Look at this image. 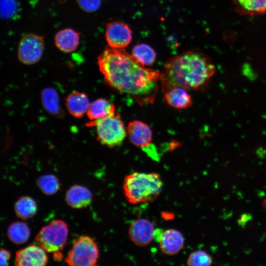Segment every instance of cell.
I'll use <instances>...</instances> for the list:
<instances>
[{
	"instance_id": "9c48e42d",
	"label": "cell",
	"mask_w": 266,
	"mask_h": 266,
	"mask_svg": "<svg viewBox=\"0 0 266 266\" xmlns=\"http://www.w3.org/2000/svg\"><path fill=\"white\" fill-rule=\"evenodd\" d=\"M155 229L149 220L140 218L133 221L128 229L130 239L135 245L145 246L154 239Z\"/></svg>"
},
{
	"instance_id": "6da1fadb",
	"label": "cell",
	"mask_w": 266,
	"mask_h": 266,
	"mask_svg": "<svg viewBox=\"0 0 266 266\" xmlns=\"http://www.w3.org/2000/svg\"><path fill=\"white\" fill-rule=\"evenodd\" d=\"M100 71L106 83L121 94L141 103L154 100L162 73L146 68L123 48L107 46L98 57Z\"/></svg>"
},
{
	"instance_id": "cb8c5ba5",
	"label": "cell",
	"mask_w": 266,
	"mask_h": 266,
	"mask_svg": "<svg viewBox=\"0 0 266 266\" xmlns=\"http://www.w3.org/2000/svg\"><path fill=\"white\" fill-rule=\"evenodd\" d=\"M212 263V258L203 250H197L192 252L187 260L190 266H208Z\"/></svg>"
},
{
	"instance_id": "8fae6325",
	"label": "cell",
	"mask_w": 266,
	"mask_h": 266,
	"mask_svg": "<svg viewBox=\"0 0 266 266\" xmlns=\"http://www.w3.org/2000/svg\"><path fill=\"white\" fill-rule=\"evenodd\" d=\"M127 135L131 143L134 146L146 148L153 140V134L150 127L139 121L130 122L127 127Z\"/></svg>"
},
{
	"instance_id": "44dd1931",
	"label": "cell",
	"mask_w": 266,
	"mask_h": 266,
	"mask_svg": "<svg viewBox=\"0 0 266 266\" xmlns=\"http://www.w3.org/2000/svg\"><path fill=\"white\" fill-rule=\"evenodd\" d=\"M7 237L13 243L21 244L25 243L30 235V230L27 224L22 222L12 223L7 229Z\"/></svg>"
},
{
	"instance_id": "2e32d148",
	"label": "cell",
	"mask_w": 266,
	"mask_h": 266,
	"mask_svg": "<svg viewBox=\"0 0 266 266\" xmlns=\"http://www.w3.org/2000/svg\"><path fill=\"white\" fill-rule=\"evenodd\" d=\"M79 41L80 33L70 28L59 31L55 36L56 47L65 53L75 51L79 44Z\"/></svg>"
},
{
	"instance_id": "ba28073f",
	"label": "cell",
	"mask_w": 266,
	"mask_h": 266,
	"mask_svg": "<svg viewBox=\"0 0 266 266\" xmlns=\"http://www.w3.org/2000/svg\"><path fill=\"white\" fill-rule=\"evenodd\" d=\"M105 35L108 46L115 48L127 47L132 39V32L130 27L119 21L108 23Z\"/></svg>"
},
{
	"instance_id": "484cf974",
	"label": "cell",
	"mask_w": 266,
	"mask_h": 266,
	"mask_svg": "<svg viewBox=\"0 0 266 266\" xmlns=\"http://www.w3.org/2000/svg\"><path fill=\"white\" fill-rule=\"evenodd\" d=\"M79 7L87 12H93L100 7L101 0H77Z\"/></svg>"
},
{
	"instance_id": "603a6c76",
	"label": "cell",
	"mask_w": 266,
	"mask_h": 266,
	"mask_svg": "<svg viewBox=\"0 0 266 266\" xmlns=\"http://www.w3.org/2000/svg\"><path fill=\"white\" fill-rule=\"evenodd\" d=\"M36 184L39 189L47 195L54 194L60 188L58 178L52 174L40 176L36 180Z\"/></svg>"
},
{
	"instance_id": "30bf717a",
	"label": "cell",
	"mask_w": 266,
	"mask_h": 266,
	"mask_svg": "<svg viewBox=\"0 0 266 266\" xmlns=\"http://www.w3.org/2000/svg\"><path fill=\"white\" fill-rule=\"evenodd\" d=\"M47 262L45 251L37 245L30 244L16 253L15 265L18 266H42Z\"/></svg>"
},
{
	"instance_id": "4fadbf2b",
	"label": "cell",
	"mask_w": 266,
	"mask_h": 266,
	"mask_svg": "<svg viewBox=\"0 0 266 266\" xmlns=\"http://www.w3.org/2000/svg\"><path fill=\"white\" fill-rule=\"evenodd\" d=\"M65 199L69 206L80 209L87 207L91 203L92 195L90 191L85 186L74 185L67 191Z\"/></svg>"
},
{
	"instance_id": "5bb4252c",
	"label": "cell",
	"mask_w": 266,
	"mask_h": 266,
	"mask_svg": "<svg viewBox=\"0 0 266 266\" xmlns=\"http://www.w3.org/2000/svg\"><path fill=\"white\" fill-rule=\"evenodd\" d=\"M166 102L170 106L177 109H185L191 107L193 100L187 90L179 87L172 88L164 92Z\"/></svg>"
},
{
	"instance_id": "7402d4cb",
	"label": "cell",
	"mask_w": 266,
	"mask_h": 266,
	"mask_svg": "<svg viewBox=\"0 0 266 266\" xmlns=\"http://www.w3.org/2000/svg\"><path fill=\"white\" fill-rule=\"evenodd\" d=\"M132 55L142 65L150 66L156 59V53L149 45L141 43L136 45L133 49Z\"/></svg>"
},
{
	"instance_id": "277c9868",
	"label": "cell",
	"mask_w": 266,
	"mask_h": 266,
	"mask_svg": "<svg viewBox=\"0 0 266 266\" xmlns=\"http://www.w3.org/2000/svg\"><path fill=\"white\" fill-rule=\"evenodd\" d=\"M86 126L96 127L98 139L109 148L121 145L127 135V129L119 114L90 121Z\"/></svg>"
},
{
	"instance_id": "5b68a950",
	"label": "cell",
	"mask_w": 266,
	"mask_h": 266,
	"mask_svg": "<svg viewBox=\"0 0 266 266\" xmlns=\"http://www.w3.org/2000/svg\"><path fill=\"white\" fill-rule=\"evenodd\" d=\"M68 235L66 224L62 220H53L43 227L35 237V240L46 252L55 254V260H59L61 253L66 245Z\"/></svg>"
},
{
	"instance_id": "ffe728a7",
	"label": "cell",
	"mask_w": 266,
	"mask_h": 266,
	"mask_svg": "<svg viewBox=\"0 0 266 266\" xmlns=\"http://www.w3.org/2000/svg\"><path fill=\"white\" fill-rule=\"evenodd\" d=\"M14 208L18 217L23 220H27L35 215L37 210V205L35 201L32 198L23 196L17 200Z\"/></svg>"
},
{
	"instance_id": "3957f363",
	"label": "cell",
	"mask_w": 266,
	"mask_h": 266,
	"mask_svg": "<svg viewBox=\"0 0 266 266\" xmlns=\"http://www.w3.org/2000/svg\"><path fill=\"white\" fill-rule=\"evenodd\" d=\"M163 182L156 172H133L126 175L123 182V190L127 200L136 204L156 200L160 195Z\"/></svg>"
},
{
	"instance_id": "9a60e30c",
	"label": "cell",
	"mask_w": 266,
	"mask_h": 266,
	"mask_svg": "<svg viewBox=\"0 0 266 266\" xmlns=\"http://www.w3.org/2000/svg\"><path fill=\"white\" fill-rule=\"evenodd\" d=\"M90 104L87 95L78 91L69 94L65 100V104L69 113L77 118L82 117L87 113Z\"/></svg>"
},
{
	"instance_id": "7c38bea8",
	"label": "cell",
	"mask_w": 266,
	"mask_h": 266,
	"mask_svg": "<svg viewBox=\"0 0 266 266\" xmlns=\"http://www.w3.org/2000/svg\"><path fill=\"white\" fill-rule=\"evenodd\" d=\"M158 243L161 250L164 254L173 256L179 253L183 248L184 238L179 231L169 229L163 232Z\"/></svg>"
},
{
	"instance_id": "d4e9b609",
	"label": "cell",
	"mask_w": 266,
	"mask_h": 266,
	"mask_svg": "<svg viewBox=\"0 0 266 266\" xmlns=\"http://www.w3.org/2000/svg\"><path fill=\"white\" fill-rule=\"evenodd\" d=\"M17 9L15 0H0V14L3 18L8 19L12 17Z\"/></svg>"
},
{
	"instance_id": "ac0fdd59",
	"label": "cell",
	"mask_w": 266,
	"mask_h": 266,
	"mask_svg": "<svg viewBox=\"0 0 266 266\" xmlns=\"http://www.w3.org/2000/svg\"><path fill=\"white\" fill-rule=\"evenodd\" d=\"M115 114V108L113 103L106 99L100 98L92 102L87 112L90 121L107 117Z\"/></svg>"
},
{
	"instance_id": "d6986e66",
	"label": "cell",
	"mask_w": 266,
	"mask_h": 266,
	"mask_svg": "<svg viewBox=\"0 0 266 266\" xmlns=\"http://www.w3.org/2000/svg\"><path fill=\"white\" fill-rule=\"evenodd\" d=\"M41 97L43 107L48 112L59 118L63 116L64 112L60 106L59 96L54 89L48 88L43 90Z\"/></svg>"
},
{
	"instance_id": "e0dca14e",
	"label": "cell",
	"mask_w": 266,
	"mask_h": 266,
	"mask_svg": "<svg viewBox=\"0 0 266 266\" xmlns=\"http://www.w3.org/2000/svg\"><path fill=\"white\" fill-rule=\"evenodd\" d=\"M240 15L255 16L266 13V0H231Z\"/></svg>"
},
{
	"instance_id": "7a4b0ae2",
	"label": "cell",
	"mask_w": 266,
	"mask_h": 266,
	"mask_svg": "<svg viewBox=\"0 0 266 266\" xmlns=\"http://www.w3.org/2000/svg\"><path fill=\"white\" fill-rule=\"evenodd\" d=\"M215 72L214 64L205 54L197 50L185 51L166 62L161 72L162 90L165 92L175 87L204 90Z\"/></svg>"
},
{
	"instance_id": "52a82bcc",
	"label": "cell",
	"mask_w": 266,
	"mask_h": 266,
	"mask_svg": "<svg viewBox=\"0 0 266 266\" xmlns=\"http://www.w3.org/2000/svg\"><path fill=\"white\" fill-rule=\"evenodd\" d=\"M44 46L43 36L33 33L26 34L20 41L18 48V57L24 64H34L41 58Z\"/></svg>"
},
{
	"instance_id": "8992f818",
	"label": "cell",
	"mask_w": 266,
	"mask_h": 266,
	"mask_svg": "<svg viewBox=\"0 0 266 266\" xmlns=\"http://www.w3.org/2000/svg\"><path fill=\"white\" fill-rule=\"evenodd\" d=\"M99 256V249L94 239L82 235L74 243L65 262L72 266H93L96 265Z\"/></svg>"
},
{
	"instance_id": "4316f807",
	"label": "cell",
	"mask_w": 266,
	"mask_h": 266,
	"mask_svg": "<svg viewBox=\"0 0 266 266\" xmlns=\"http://www.w3.org/2000/svg\"><path fill=\"white\" fill-rule=\"evenodd\" d=\"M10 257L9 252L4 248H1L0 253V266H5L8 265V261Z\"/></svg>"
}]
</instances>
